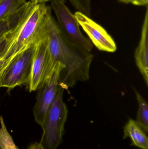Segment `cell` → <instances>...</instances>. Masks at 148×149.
I'll list each match as a JSON object with an SVG mask.
<instances>
[{
    "label": "cell",
    "instance_id": "obj_1",
    "mask_svg": "<svg viewBox=\"0 0 148 149\" xmlns=\"http://www.w3.org/2000/svg\"><path fill=\"white\" fill-rule=\"evenodd\" d=\"M48 45L54 64L63 67L60 85L64 88L73 87L78 81L89 78V70L94 56L68 41L62 33L52 15L48 24Z\"/></svg>",
    "mask_w": 148,
    "mask_h": 149
},
{
    "label": "cell",
    "instance_id": "obj_2",
    "mask_svg": "<svg viewBox=\"0 0 148 149\" xmlns=\"http://www.w3.org/2000/svg\"><path fill=\"white\" fill-rule=\"evenodd\" d=\"M51 8L46 3L30 1L21 27L3 58H13L25 49L46 39Z\"/></svg>",
    "mask_w": 148,
    "mask_h": 149
},
{
    "label": "cell",
    "instance_id": "obj_3",
    "mask_svg": "<svg viewBox=\"0 0 148 149\" xmlns=\"http://www.w3.org/2000/svg\"><path fill=\"white\" fill-rule=\"evenodd\" d=\"M65 88L60 85L42 128L43 134L40 143L44 149H56L62 142L64 125L67 118V108L63 100Z\"/></svg>",
    "mask_w": 148,
    "mask_h": 149
},
{
    "label": "cell",
    "instance_id": "obj_4",
    "mask_svg": "<svg viewBox=\"0 0 148 149\" xmlns=\"http://www.w3.org/2000/svg\"><path fill=\"white\" fill-rule=\"evenodd\" d=\"M50 8L54 12L57 24L66 39L77 47L90 52L93 44L82 33L74 14L68 8L65 0H52Z\"/></svg>",
    "mask_w": 148,
    "mask_h": 149
},
{
    "label": "cell",
    "instance_id": "obj_5",
    "mask_svg": "<svg viewBox=\"0 0 148 149\" xmlns=\"http://www.w3.org/2000/svg\"><path fill=\"white\" fill-rule=\"evenodd\" d=\"M36 45H32L14 56L4 70L0 87L12 89L17 86L28 84L31 74Z\"/></svg>",
    "mask_w": 148,
    "mask_h": 149
},
{
    "label": "cell",
    "instance_id": "obj_6",
    "mask_svg": "<svg viewBox=\"0 0 148 149\" xmlns=\"http://www.w3.org/2000/svg\"><path fill=\"white\" fill-rule=\"evenodd\" d=\"M63 70L61 65L56 63L51 75L38 88L39 92L33 109V114L36 122L41 127L58 92Z\"/></svg>",
    "mask_w": 148,
    "mask_h": 149
},
{
    "label": "cell",
    "instance_id": "obj_7",
    "mask_svg": "<svg viewBox=\"0 0 148 149\" xmlns=\"http://www.w3.org/2000/svg\"><path fill=\"white\" fill-rule=\"evenodd\" d=\"M55 64L49 51L47 37L36 45L28 83L30 92L38 90L51 75Z\"/></svg>",
    "mask_w": 148,
    "mask_h": 149
},
{
    "label": "cell",
    "instance_id": "obj_8",
    "mask_svg": "<svg viewBox=\"0 0 148 149\" xmlns=\"http://www.w3.org/2000/svg\"><path fill=\"white\" fill-rule=\"evenodd\" d=\"M74 15L92 43L99 50L108 52L116 51L115 42L103 27L81 12L76 11Z\"/></svg>",
    "mask_w": 148,
    "mask_h": 149
},
{
    "label": "cell",
    "instance_id": "obj_9",
    "mask_svg": "<svg viewBox=\"0 0 148 149\" xmlns=\"http://www.w3.org/2000/svg\"><path fill=\"white\" fill-rule=\"evenodd\" d=\"M136 65L142 75L146 85H148V7L147 5L145 17L142 28L139 45L135 52Z\"/></svg>",
    "mask_w": 148,
    "mask_h": 149
},
{
    "label": "cell",
    "instance_id": "obj_10",
    "mask_svg": "<svg viewBox=\"0 0 148 149\" xmlns=\"http://www.w3.org/2000/svg\"><path fill=\"white\" fill-rule=\"evenodd\" d=\"M128 137L132 141L131 145L140 149H148L147 134L133 119H129L123 128V139Z\"/></svg>",
    "mask_w": 148,
    "mask_h": 149
},
{
    "label": "cell",
    "instance_id": "obj_11",
    "mask_svg": "<svg viewBox=\"0 0 148 149\" xmlns=\"http://www.w3.org/2000/svg\"><path fill=\"white\" fill-rule=\"evenodd\" d=\"M28 3L29 1L27 2L18 10L0 22V37L17 27L28 7Z\"/></svg>",
    "mask_w": 148,
    "mask_h": 149
},
{
    "label": "cell",
    "instance_id": "obj_12",
    "mask_svg": "<svg viewBox=\"0 0 148 149\" xmlns=\"http://www.w3.org/2000/svg\"><path fill=\"white\" fill-rule=\"evenodd\" d=\"M136 100L138 102V111L136 121L139 127L147 134L148 132V105L146 100L140 94L135 90Z\"/></svg>",
    "mask_w": 148,
    "mask_h": 149
},
{
    "label": "cell",
    "instance_id": "obj_13",
    "mask_svg": "<svg viewBox=\"0 0 148 149\" xmlns=\"http://www.w3.org/2000/svg\"><path fill=\"white\" fill-rule=\"evenodd\" d=\"M25 12L26 10L22 17L17 27L12 30L5 33L0 37V60L5 56L13 40L14 39L23 21Z\"/></svg>",
    "mask_w": 148,
    "mask_h": 149
},
{
    "label": "cell",
    "instance_id": "obj_14",
    "mask_svg": "<svg viewBox=\"0 0 148 149\" xmlns=\"http://www.w3.org/2000/svg\"><path fill=\"white\" fill-rule=\"evenodd\" d=\"M24 4L20 0H0V22Z\"/></svg>",
    "mask_w": 148,
    "mask_h": 149
},
{
    "label": "cell",
    "instance_id": "obj_15",
    "mask_svg": "<svg viewBox=\"0 0 148 149\" xmlns=\"http://www.w3.org/2000/svg\"><path fill=\"white\" fill-rule=\"evenodd\" d=\"M0 149H19L5 126L3 118L0 116Z\"/></svg>",
    "mask_w": 148,
    "mask_h": 149
},
{
    "label": "cell",
    "instance_id": "obj_16",
    "mask_svg": "<svg viewBox=\"0 0 148 149\" xmlns=\"http://www.w3.org/2000/svg\"><path fill=\"white\" fill-rule=\"evenodd\" d=\"M77 11L90 17L91 16V0H69Z\"/></svg>",
    "mask_w": 148,
    "mask_h": 149
},
{
    "label": "cell",
    "instance_id": "obj_17",
    "mask_svg": "<svg viewBox=\"0 0 148 149\" xmlns=\"http://www.w3.org/2000/svg\"><path fill=\"white\" fill-rule=\"evenodd\" d=\"M12 58H10L8 59L3 58L2 59L0 60V81H1V79L4 70L6 69L7 65H8Z\"/></svg>",
    "mask_w": 148,
    "mask_h": 149
},
{
    "label": "cell",
    "instance_id": "obj_18",
    "mask_svg": "<svg viewBox=\"0 0 148 149\" xmlns=\"http://www.w3.org/2000/svg\"><path fill=\"white\" fill-rule=\"evenodd\" d=\"M130 3L137 6L147 5L148 0H129Z\"/></svg>",
    "mask_w": 148,
    "mask_h": 149
},
{
    "label": "cell",
    "instance_id": "obj_19",
    "mask_svg": "<svg viewBox=\"0 0 148 149\" xmlns=\"http://www.w3.org/2000/svg\"><path fill=\"white\" fill-rule=\"evenodd\" d=\"M27 149H44L40 143L35 142L30 144Z\"/></svg>",
    "mask_w": 148,
    "mask_h": 149
},
{
    "label": "cell",
    "instance_id": "obj_20",
    "mask_svg": "<svg viewBox=\"0 0 148 149\" xmlns=\"http://www.w3.org/2000/svg\"><path fill=\"white\" fill-rule=\"evenodd\" d=\"M50 1H52V0H30V1L34 3H43Z\"/></svg>",
    "mask_w": 148,
    "mask_h": 149
},
{
    "label": "cell",
    "instance_id": "obj_21",
    "mask_svg": "<svg viewBox=\"0 0 148 149\" xmlns=\"http://www.w3.org/2000/svg\"><path fill=\"white\" fill-rule=\"evenodd\" d=\"M121 2L123 3H130L129 0H119Z\"/></svg>",
    "mask_w": 148,
    "mask_h": 149
},
{
    "label": "cell",
    "instance_id": "obj_22",
    "mask_svg": "<svg viewBox=\"0 0 148 149\" xmlns=\"http://www.w3.org/2000/svg\"><path fill=\"white\" fill-rule=\"evenodd\" d=\"M23 3H25L26 2H27V1L26 0H20Z\"/></svg>",
    "mask_w": 148,
    "mask_h": 149
}]
</instances>
